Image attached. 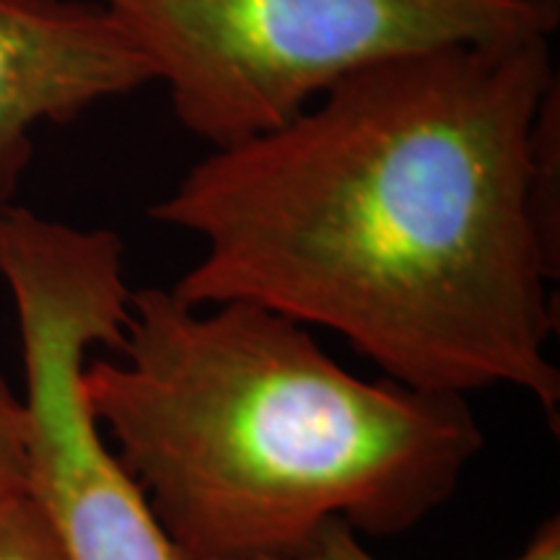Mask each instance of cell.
<instances>
[{"label":"cell","mask_w":560,"mask_h":560,"mask_svg":"<svg viewBox=\"0 0 560 560\" xmlns=\"http://www.w3.org/2000/svg\"><path fill=\"white\" fill-rule=\"evenodd\" d=\"M556 79L550 37L433 47L213 149L151 206L202 242L170 291L330 330L420 392H527L556 423L560 255L532 208V128Z\"/></svg>","instance_id":"1"},{"label":"cell","mask_w":560,"mask_h":560,"mask_svg":"<svg viewBox=\"0 0 560 560\" xmlns=\"http://www.w3.org/2000/svg\"><path fill=\"white\" fill-rule=\"evenodd\" d=\"M83 397L182 560H299L327 524L397 537L486 446L459 395L342 369L283 314L130 291Z\"/></svg>","instance_id":"2"},{"label":"cell","mask_w":560,"mask_h":560,"mask_svg":"<svg viewBox=\"0 0 560 560\" xmlns=\"http://www.w3.org/2000/svg\"><path fill=\"white\" fill-rule=\"evenodd\" d=\"M179 125L213 149L291 122L335 83L444 45L550 37L522 0H107Z\"/></svg>","instance_id":"3"},{"label":"cell","mask_w":560,"mask_h":560,"mask_svg":"<svg viewBox=\"0 0 560 560\" xmlns=\"http://www.w3.org/2000/svg\"><path fill=\"white\" fill-rule=\"evenodd\" d=\"M122 252L115 231L0 208V278L16 306L30 410V493L68 560H182L83 397L89 353L115 348L128 319Z\"/></svg>","instance_id":"4"},{"label":"cell","mask_w":560,"mask_h":560,"mask_svg":"<svg viewBox=\"0 0 560 560\" xmlns=\"http://www.w3.org/2000/svg\"><path fill=\"white\" fill-rule=\"evenodd\" d=\"M151 81L104 3L0 0V208L30 170L39 125L70 122Z\"/></svg>","instance_id":"5"},{"label":"cell","mask_w":560,"mask_h":560,"mask_svg":"<svg viewBox=\"0 0 560 560\" xmlns=\"http://www.w3.org/2000/svg\"><path fill=\"white\" fill-rule=\"evenodd\" d=\"M0 560H68L50 516L32 493L0 501Z\"/></svg>","instance_id":"6"},{"label":"cell","mask_w":560,"mask_h":560,"mask_svg":"<svg viewBox=\"0 0 560 560\" xmlns=\"http://www.w3.org/2000/svg\"><path fill=\"white\" fill-rule=\"evenodd\" d=\"M30 493V410L0 376V501Z\"/></svg>","instance_id":"7"},{"label":"cell","mask_w":560,"mask_h":560,"mask_svg":"<svg viewBox=\"0 0 560 560\" xmlns=\"http://www.w3.org/2000/svg\"><path fill=\"white\" fill-rule=\"evenodd\" d=\"M299 560H380L374 552L366 550L353 529L346 524L335 522L327 524L319 532L312 548ZM514 560H560V522L552 516L535 532L527 548H524Z\"/></svg>","instance_id":"8"},{"label":"cell","mask_w":560,"mask_h":560,"mask_svg":"<svg viewBox=\"0 0 560 560\" xmlns=\"http://www.w3.org/2000/svg\"><path fill=\"white\" fill-rule=\"evenodd\" d=\"M522 3H532V5H545V9H558L560 0H522Z\"/></svg>","instance_id":"9"}]
</instances>
